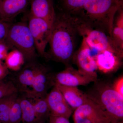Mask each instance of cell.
<instances>
[{
    "label": "cell",
    "mask_w": 123,
    "mask_h": 123,
    "mask_svg": "<svg viewBox=\"0 0 123 123\" xmlns=\"http://www.w3.org/2000/svg\"><path fill=\"white\" fill-rule=\"evenodd\" d=\"M73 118L74 123H93L110 118L98 104L89 98L74 110Z\"/></svg>",
    "instance_id": "cell-8"
},
{
    "label": "cell",
    "mask_w": 123,
    "mask_h": 123,
    "mask_svg": "<svg viewBox=\"0 0 123 123\" xmlns=\"http://www.w3.org/2000/svg\"><path fill=\"white\" fill-rule=\"evenodd\" d=\"M111 37L117 48L123 52V6L115 15Z\"/></svg>",
    "instance_id": "cell-17"
},
{
    "label": "cell",
    "mask_w": 123,
    "mask_h": 123,
    "mask_svg": "<svg viewBox=\"0 0 123 123\" xmlns=\"http://www.w3.org/2000/svg\"><path fill=\"white\" fill-rule=\"evenodd\" d=\"M33 102L38 123H43L50 115L46 97L33 99Z\"/></svg>",
    "instance_id": "cell-20"
},
{
    "label": "cell",
    "mask_w": 123,
    "mask_h": 123,
    "mask_svg": "<svg viewBox=\"0 0 123 123\" xmlns=\"http://www.w3.org/2000/svg\"><path fill=\"white\" fill-rule=\"evenodd\" d=\"M5 64L0 61V80L4 79L8 74V70Z\"/></svg>",
    "instance_id": "cell-28"
},
{
    "label": "cell",
    "mask_w": 123,
    "mask_h": 123,
    "mask_svg": "<svg viewBox=\"0 0 123 123\" xmlns=\"http://www.w3.org/2000/svg\"><path fill=\"white\" fill-rule=\"evenodd\" d=\"M11 23L6 20H0V43L5 42Z\"/></svg>",
    "instance_id": "cell-24"
},
{
    "label": "cell",
    "mask_w": 123,
    "mask_h": 123,
    "mask_svg": "<svg viewBox=\"0 0 123 123\" xmlns=\"http://www.w3.org/2000/svg\"><path fill=\"white\" fill-rule=\"evenodd\" d=\"M0 20H2L1 18V16L0 13Z\"/></svg>",
    "instance_id": "cell-30"
},
{
    "label": "cell",
    "mask_w": 123,
    "mask_h": 123,
    "mask_svg": "<svg viewBox=\"0 0 123 123\" xmlns=\"http://www.w3.org/2000/svg\"><path fill=\"white\" fill-rule=\"evenodd\" d=\"M18 91L17 88L13 82H0V99L18 93Z\"/></svg>",
    "instance_id": "cell-23"
},
{
    "label": "cell",
    "mask_w": 123,
    "mask_h": 123,
    "mask_svg": "<svg viewBox=\"0 0 123 123\" xmlns=\"http://www.w3.org/2000/svg\"><path fill=\"white\" fill-rule=\"evenodd\" d=\"M86 28V25L76 16L61 10L56 13L47 58H51L66 66L70 65L76 52L77 37L83 36Z\"/></svg>",
    "instance_id": "cell-1"
},
{
    "label": "cell",
    "mask_w": 123,
    "mask_h": 123,
    "mask_svg": "<svg viewBox=\"0 0 123 123\" xmlns=\"http://www.w3.org/2000/svg\"><path fill=\"white\" fill-rule=\"evenodd\" d=\"M22 115L20 98L18 97L14 102L10 110L9 123H20L22 121Z\"/></svg>",
    "instance_id": "cell-22"
},
{
    "label": "cell",
    "mask_w": 123,
    "mask_h": 123,
    "mask_svg": "<svg viewBox=\"0 0 123 123\" xmlns=\"http://www.w3.org/2000/svg\"><path fill=\"white\" fill-rule=\"evenodd\" d=\"M28 24L36 50L40 55L47 58L45 50L50 38L52 25L45 20L30 15Z\"/></svg>",
    "instance_id": "cell-5"
},
{
    "label": "cell",
    "mask_w": 123,
    "mask_h": 123,
    "mask_svg": "<svg viewBox=\"0 0 123 123\" xmlns=\"http://www.w3.org/2000/svg\"><path fill=\"white\" fill-rule=\"evenodd\" d=\"M0 123H1V122H0Z\"/></svg>",
    "instance_id": "cell-31"
},
{
    "label": "cell",
    "mask_w": 123,
    "mask_h": 123,
    "mask_svg": "<svg viewBox=\"0 0 123 123\" xmlns=\"http://www.w3.org/2000/svg\"><path fill=\"white\" fill-rule=\"evenodd\" d=\"M89 0H60V10L76 15Z\"/></svg>",
    "instance_id": "cell-21"
},
{
    "label": "cell",
    "mask_w": 123,
    "mask_h": 123,
    "mask_svg": "<svg viewBox=\"0 0 123 123\" xmlns=\"http://www.w3.org/2000/svg\"><path fill=\"white\" fill-rule=\"evenodd\" d=\"M22 121L23 123H38L33 101L26 97L20 98Z\"/></svg>",
    "instance_id": "cell-18"
},
{
    "label": "cell",
    "mask_w": 123,
    "mask_h": 123,
    "mask_svg": "<svg viewBox=\"0 0 123 123\" xmlns=\"http://www.w3.org/2000/svg\"><path fill=\"white\" fill-rule=\"evenodd\" d=\"M31 0H0V13L2 20L11 22L26 9Z\"/></svg>",
    "instance_id": "cell-14"
},
{
    "label": "cell",
    "mask_w": 123,
    "mask_h": 123,
    "mask_svg": "<svg viewBox=\"0 0 123 123\" xmlns=\"http://www.w3.org/2000/svg\"><path fill=\"white\" fill-rule=\"evenodd\" d=\"M122 6L123 0H89L75 16L89 28L111 37L115 15Z\"/></svg>",
    "instance_id": "cell-2"
},
{
    "label": "cell",
    "mask_w": 123,
    "mask_h": 123,
    "mask_svg": "<svg viewBox=\"0 0 123 123\" xmlns=\"http://www.w3.org/2000/svg\"><path fill=\"white\" fill-rule=\"evenodd\" d=\"M82 38L92 50L97 52L107 50L112 51L123 58V52L117 48L110 36L103 31L89 29Z\"/></svg>",
    "instance_id": "cell-7"
},
{
    "label": "cell",
    "mask_w": 123,
    "mask_h": 123,
    "mask_svg": "<svg viewBox=\"0 0 123 123\" xmlns=\"http://www.w3.org/2000/svg\"><path fill=\"white\" fill-rule=\"evenodd\" d=\"M55 85L57 86L73 111L86 103L89 99L87 94L79 90L77 86Z\"/></svg>",
    "instance_id": "cell-15"
},
{
    "label": "cell",
    "mask_w": 123,
    "mask_h": 123,
    "mask_svg": "<svg viewBox=\"0 0 123 123\" xmlns=\"http://www.w3.org/2000/svg\"><path fill=\"white\" fill-rule=\"evenodd\" d=\"M91 93L87 94L92 101L107 114L111 123H123V98L113 89L112 85L97 84Z\"/></svg>",
    "instance_id": "cell-3"
},
{
    "label": "cell",
    "mask_w": 123,
    "mask_h": 123,
    "mask_svg": "<svg viewBox=\"0 0 123 123\" xmlns=\"http://www.w3.org/2000/svg\"><path fill=\"white\" fill-rule=\"evenodd\" d=\"M52 76L47 68L39 65L32 85L25 93V97L31 99L46 97L50 86H53Z\"/></svg>",
    "instance_id": "cell-9"
},
{
    "label": "cell",
    "mask_w": 123,
    "mask_h": 123,
    "mask_svg": "<svg viewBox=\"0 0 123 123\" xmlns=\"http://www.w3.org/2000/svg\"><path fill=\"white\" fill-rule=\"evenodd\" d=\"M111 119L108 118L101 120V121H97L93 123H111Z\"/></svg>",
    "instance_id": "cell-29"
},
{
    "label": "cell",
    "mask_w": 123,
    "mask_h": 123,
    "mask_svg": "<svg viewBox=\"0 0 123 123\" xmlns=\"http://www.w3.org/2000/svg\"><path fill=\"white\" fill-rule=\"evenodd\" d=\"M94 57L98 70L105 74L117 70L121 66L123 59L114 52L107 50L97 52Z\"/></svg>",
    "instance_id": "cell-12"
},
{
    "label": "cell",
    "mask_w": 123,
    "mask_h": 123,
    "mask_svg": "<svg viewBox=\"0 0 123 123\" xmlns=\"http://www.w3.org/2000/svg\"><path fill=\"white\" fill-rule=\"evenodd\" d=\"M113 89L123 98V77H120L112 85Z\"/></svg>",
    "instance_id": "cell-25"
},
{
    "label": "cell",
    "mask_w": 123,
    "mask_h": 123,
    "mask_svg": "<svg viewBox=\"0 0 123 123\" xmlns=\"http://www.w3.org/2000/svg\"><path fill=\"white\" fill-rule=\"evenodd\" d=\"M39 65L32 64L24 68L18 73L17 77V87L24 93L30 89L32 85Z\"/></svg>",
    "instance_id": "cell-16"
},
{
    "label": "cell",
    "mask_w": 123,
    "mask_h": 123,
    "mask_svg": "<svg viewBox=\"0 0 123 123\" xmlns=\"http://www.w3.org/2000/svg\"><path fill=\"white\" fill-rule=\"evenodd\" d=\"M49 123H70L68 119L62 117L50 115Z\"/></svg>",
    "instance_id": "cell-27"
},
{
    "label": "cell",
    "mask_w": 123,
    "mask_h": 123,
    "mask_svg": "<svg viewBox=\"0 0 123 123\" xmlns=\"http://www.w3.org/2000/svg\"><path fill=\"white\" fill-rule=\"evenodd\" d=\"M46 98L50 115L62 117L69 119L73 110L55 85L53 86L52 89L47 94Z\"/></svg>",
    "instance_id": "cell-11"
},
{
    "label": "cell",
    "mask_w": 123,
    "mask_h": 123,
    "mask_svg": "<svg viewBox=\"0 0 123 123\" xmlns=\"http://www.w3.org/2000/svg\"><path fill=\"white\" fill-rule=\"evenodd\" d=\"M4 60L5 64L7 68L13 71L20 70L25 60L23 55L17 49L8 52Z\"/></svg>",
    "instance_id": "cell-19"
},
{
    "label": "cell",
    "mask_w": 123,
    "mask_h": 123,
    "mask_svg": "<svg viewBox=\"0 0 123 123\" xmlns=\"http://www.w3.org/2000/svg\"><path fill=\"white\" fill-rule=\"evenodd\" d=\"M9 49L5 42L0 43V61L5 60Z\"/></svg>",
    "instance_id": "cell-26"
},
{
    "label": "cell",
    "mask_w": 123,
    "mask_h": 123,
    "mask_svg": "<svg viewBox=\"0 0 123 123\" xmlns=\"http://www.w3.org/2000/svg\"><path fill=\"white\" fill-rule=\"evenodd\" d=\"M52 80L53 86L59 85L77 87L95 82L97 81V77L80 72L70 65L53 76Z\"/></svg>",
    "instance_id": "cell-6"
},
{
    "label": "cell",
    "mask_w": 123,
    "mask_h": 123,
    "mask_svg": "<svg viewBox=\"0 0 123 123\" xmlns=\"http://www.w3.org/2000/svg\"><path fill=\"white\" fill-rule=\"evenodd\" d=\"M73 61L75 62L80 72L98 77V68L92 50L83 38L80 48L75 52Z\"/></svg>",
    "instance_id": "cell-10"
},
{
    "label": "cell",
    "mask_w": 123,
    "mask_h": 123,
    "mask_svg": "<svg viewBox=\"0 0 123 123\" xmlns=\"http://www.w3.org/2000/svg\"><path fill=\"white\" fill-rule=\"evenodd\" d=\"M30 15L41 18L52 25L56 12L53 0H31Z\"/></svg>",
    "instance_id": "cell-13"
},
{
    "label": "cell",
    "mask_w": 123,
    "mask_h": 123,
    "mask_svg": "<svg viewBox=\"0 0 123 123\" xmlns=\"http://www.w3.org/2000/svg\"><path fill=\"white\" fill-rule=\"evenodd\" d=\"M5 42L10 49L14 47L21 52L25 60L31 61L36 57L34 42L26 23H11Z\"/></svg>",
    "instance_id": "cell-4"
}]
</instances>
